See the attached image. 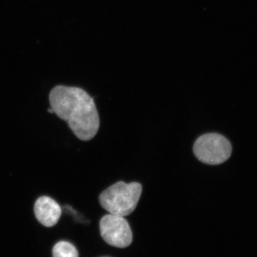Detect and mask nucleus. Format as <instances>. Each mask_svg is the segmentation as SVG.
<instances>
[{"label":"nucleus","mask_w":257,"mask_h":257,"mask_svg":"<svg viewBox=\"0 0 257 257\" xmlns=\"http://www.w3.org/2000/svg\"><path fill=\"white\" fill-rule=\"evenodd\" d=\"M34 211L37 220L47 227L57 224L62 214L60 206L53 199L45 196L37 199Z\"/></svg>","instance_id":"5"},{"label":"nucleus","mask_w":257,"mask_h":257,"mask_svg":"<svg viewBox=\"0 0 257 257\" xmlns=\"http://www.w3.org/2000/svg\"><path fill=\"white\" fill-rule=\"evenodd\" d=\"M193 152L198 160L203 163L217 165L229 158L232 147L229 140L222 135L209 133L202 135L196 140Z\"/></svg>","instance_id":"3"},{"label":"nucleus","mask_w":257,"mask_h":257,"mask_svg":"<svg viewBox=\"0 0 257 257\" xmlns=\"http://www.w3.org/2000/svg\"><path fill=\"white\" fill-rule=\"evenodd\" d=\"M53 257H79L77 248L67 241H60L56 243L52 251Z\"/></svg>","instance_id":"6"},{"label":"nucleus","mask_w":257,"mask_h":257,"mask_svg":"<svg viewBox=\"0 0 257 257\" xmlns=\"http://www.w3.org/2000/svg\"><path fill=\"white\" fill-rule=\"evenodd\" d=\"M51 108L65 121L74 135L82 141L95 137L99 128V116L92 96L79 87L59 85L50 94Z\"/></svg>","instance_id":"1"},{"label":"nucleus","mask_w":257,"mask_h":257,"mask_svg":"<svg viewBox=\"0 0 257 257\" xmlns=\"http://www.w3.org/2000/svg\"><path fill=\"white\" fill-rule=\"evenodd\" d=\"M142 192L143 186L138 182H118L101 193L99 203L109 214L124 217L136 209Z\"/></svg>","instance_id":"2"},{"label":"nucleus","mask_w":257,"mask_h":257,"mask_svg":"<svg viewBox=\"0 0 257 257\" xmlns=\"http://www.w3.org/2000/svg\"><path fill=\"white\" fill-rule=\"evenodd\" d=\"M99 229L101 237L111 246L125 248L133 242V231L123 216L106 214L101 219Z\"/></svg>","instance_id":"4"},{"label":"nucleus","mask_w":257,"mask_h":257,"mask_svg":"<svg viewBox=\"0 0 257 257\" xmlns=\"http://www.w3.org/2000/svg\"><path fill=\"white\" fill-rule=\"evenodd\" d=\"M48 111L50 113H54L53 110H52V108H50V109H48Z\"/></svg>","instance_id":"7"}]
</instances>
